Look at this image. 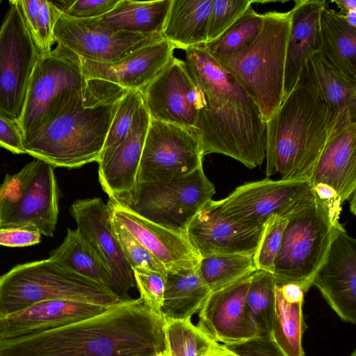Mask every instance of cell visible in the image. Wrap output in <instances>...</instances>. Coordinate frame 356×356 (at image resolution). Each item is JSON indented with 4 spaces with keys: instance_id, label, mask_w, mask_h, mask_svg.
Returning a JSON list of instances; mask_svg holds the SVG:
<instances>
[{
    "instance_id": "obj_1",
    "label": "cell",
    "mask_w": 356,
    "mask_h": 356,
    "mask_svg": "<svg viewBox=\"0 0 356 356\" xmlns=\"http://www.w3.org/2000/svg\"><path fill=\"white\" fill-rule=\"evenodd\" d=\"M164 350L163 318L140 298L71 325L0 339V356H151Z\"/></svg>"
},
{
    "instance_id": "obj_2",
    "label": "cell",
    "mask_w": 356,
    "mask_h": 356,
    "mask_svg": "<svg viewBox=\"0 0 356 356\" xmlns=\"http://www.w3.org/2000/svg\"><path fill=\"white\" fill-rule=\"evenodd\" d=\"M188 71L203 97L194 133L203 156H229L248 168L265 159L266 125L245 88L202 46L185 49Z\"/></svg>"
},
{
    "instance_id": "obj_3",
    "label": "cell",
    "mask_w": 356,
    "mask_h": 356,
    "mask_svg": "<svg viewBox=\"0 0 356 356\" xmlns=\"http://www.w3.org/2000/svg\"><path fill=\"white\" fill-rule=\"evenodd\" d=\"M350 124L336 117L315 87L300 75L266 122V177L278 173L282 179L309 181L329 140Z\"/></svg>"
},
{
    "instance_id": "obj_4",
    "label": "cell",
    "mask_w": 356,
    "mask_h": 356,
    "mask_svg": "<svg viewBox=\"0 0 356 356\" xmlns=\"http://www.w3.org/2000/svg\"><path fill=\"white\" fill-rule=\"evenodd\" d=\"M127 91L108 81L87 79L81 95L65 113L23 137L26 154L54 168L98 163L118 103Z\"/></svg>"
},
{
    "instance_id": "obj_5",
    "label": "cell",
    "mask_w": 356,
    "mask_h": 356,
    "mask_svg": "<svg viewBox=\"0 0 356 356\" xmlns=\"http://www.w3.org/2000/svg\"><path fill=\"white\" fill-rule=\"evenodd\" d=\"M263 24L254 41L230 56H211L245 88L266 122L284 99V77L291 24L289 11L262 14Z\"/></svg>"
},
{
    "instance_id": "obj_6",
    "label": "cell",
    "mask_w": 356,
    "mask_h": 356,
    "mask_svg": "<svg viewBox=\"0 0 356 356\" xmlns=\"http://www.w3.org/2000/svg\"><path fill=\"white\" fill-rule=\"evenodd\" d=\"M51 300L109 307L123 299L51 258L17 265L0 276V319Z\"/></svg>"
},
{
    "instance_id": "obj_7",
    "label": "cell",
    "mask_w": 356,
    "mask_h": 356,
    "mask_svg": "<svg viewBox=\"0 0 356 356\" xmlns=\"http://www.w3.org/2000/svg\"><path fill=\"white\" fill-rule=\"evenodd\" d=\"M286 218L272 275L276 284L295 283L307 293L339 222H332L314 193Z\"/></svg>"
},
{
    "instance_id": "obj_8",
    "label": "cell",
    "mask_w": 356,
    "mask_h": 356,
    "mask_svg": "<svg viewBox=\"0 0 356 356\" xmlns=\"http://www.w3.org/2000/svg\"><path fill=\"white\" fill-rule=\"evenodd\" d=\"M86 83L79 57L70 51L57 45L40 56L18 120L23 137L65 113L80 97Z\"/></svg>"
},
{
    "instance_id": "obj_9",
    "label": "cell",
    "mask_w": 356,
    "mask_h": 356,
    "mask_svg": "<svg viewBox=\"0 0 356 356\" xmlns=\"http://www.w3.org/2000/svg\"><path fill=\"white\" fill-rule=\"evenodd\" d=\"M215 193L202 165L186 176L137 184L132 191L109 197L147 220L185 234L191 220Z\"/></svg>"
},
{
    "instance_id": "obj_10",
    "label": "cell",
    "mask_w": 356,
    "mask_h": 356,
    "mask_svg": "<svg viewBox=\"0 0 356 356\" xmlns=\"http://www.w3.org/2000/svg\"><path fill=\"white\" fill-rule=\"evenodd\" d=\"M54 168L34 158L18 172L5 176L0 184V228L31 227L54 236L59 202Z\"/></svg>"
},
{
    "instance_id": "obj_11",
    "label": "cell",
    "mask_w": 356,
    "mask_h": 356,
    "mask_svg": "<svg viewBox=\"0 0 356 356\" xmlns=\"http://www.w3.org/2000/svg\"><path fill=\"white\" fill-rule=\"evenodd\" d=\"M9 4L0 26V114L18 121L40 54L17 1Z\"/></svg>"
},
{
    "instance_id": "obj_12",
    "label": "cell",
    "mask_w": 356,
    "mask_h": 356,
    "mask_svg": "<svg viewBox=\"0 0 356 356\" xmlns=\"http://www.w3.org/2000/svg\"><path fill=\"white\" fill-rule=\"evenodd\" d=\"M312 195L308 181L266 178L238 186L218 203L221 212L230 220L261 227L273 216L286 218Z\"/></svg>"
},
{
    "instance_id": "obj_13",
    "label": "cell",
    "mask_w": 356,
    "mask_h": 356,
    "mask_svg": "<svg viewBox=\"0 0 356 356\" xmlns=\"http://www.w3.org/2000/svg\"><path fill=\"white\" fill-rule=\"evenodd\" d=\"M203 154L192 131L150 118L137 184L186 176L202 165Z\"/></svg>"
},
{
    "instance_id": "obj_14",
    "label": "cell",
    "mask_w": 356,
    "mask_h": 356,
    "mask_svg": "<svg viewBox=\"0 0 356 356\" xmlns=\"http://www.w3.org/2000/svg\"><path fill=\"white\" fill-rule=\"evenodd\" d=\"M55 42L80 58L102 63L118 62L140 47L158 42L161 34L115 31L95 18L78 19L63 13L54 30Z\"/></svg>"
},
{
    "instance_id": "obj_15",
    "label": "cell",
    "mask_w": 356,
    "mask_h": 356,
    "mask_svg": "<svg viewBox=\"0 0 356 356\" xmlns=\"http://www.w3.org/2000/svg\"><path fill=\"white\" fill-rule=\"evenodd\" d=\"M141 93L151 119L194 132L203 97L184 60L173 57Z\"/></svg>"
},
{
    "instance_id": "obj_16",
    "label": "cell",
    "mask_w": 356,
    "mask_h": 356,
    "mask_svg": "<svg viewBox=\"0 0 356 356\" xmlns=\"http://www.w3.org/2000/svg\"><path fill=\"white\" fill-rule=\"evenodd\" d=\"M70 213L78 233L108 269L111 289L120 298L127 294L135 286L133 271L112 229L106 204L99 197L78 200Z\"/></svg>"
},
{
    "instance_id": "obj_17",
    "label": "cell",
    "mask_w": 356,
    "mask_h": 356,
    "mask_svg": "<svg viewBox=\"0 0 356 356\" xmlns=\"http://www.w3.org/2000/svg\"><path fill=\"white\" fill-rule=\"evenodd\" d=\"M312 286L342 321L356 323V240L340 222Z\"/></svg>"
},
{
    "instance_id": "obj_18",
    "label": "cell",
    "mask_w": 356,
    "mask_h": 356,
    "mask_svg": "<svg viewBox=\"0 0 356 356\" xmlns=\"http://www.w3.org/2000/svg\"><path fill=\"white\" fill-rule=\"evenodd\" d=\"M252 275L211 291L198 311L196 325L213 340L229 346L257 337L246 304Z\"/></svg>"
},
{
    "instance_id": "obj_19",
    "label": "cell",
    "mask_w": 356,
    "mask_h": 356,
    "mask_svg": "<svg viewBox=\"0 0 356 356\" xmlns=\"http://www.w3.org/2000/svg\"><path fill=\"white\" fill-rule=\"evenodd\" d=\"M263 229L264 226L250 227L230 220L221 212L218 201L211 200L191 220L185 234L202 258L213 254H254Z\"/></svg>"
},
{
    "instance_id": "obj_20",
    "label": "cell",
    "mask_w": 356,
    "mask_h": 356,
    "mask_svg": "<svg viewBox=\"0 0 356 356\" xmlns=\"http://www.w3.org/2000/svg\"><path fill=\"white\" fill-rule=\"evenodd\" d=\"M106 206L110 218L122 225L167 272L197 267L201 257L184 233L147 220L110 197Z\"/></svg>"
},
{
    "instance_id": "obj_21",
    "label": "cell",
    "mask_w": 356,
    "mask_h": 356,
    "mask_svg": "<svg viewBox=\"0 0 356 356\" xmlns=\"http://www.w3.org/2000/svg\"><path fill=\"white\" fill-rule=\"evenodd\" d=\"M175 46L165 39L147 44L113 63H102L79 57L86 79L115 84L126 90H142L170 62Z\"/></svg>"
},
{
    "instance_id": "obj_22",
    "label": "cell",
    "mask_w": 356,
    "mask_h": 356,
    "mask_svg": "<svg viewBox=\"0 0 356 356\" xmlns=\"http://www.w3.org/2000/svg\"><path fill=\"white\" fill-rule=\"evenodd\" d=\"M108 307L68 300L40 302L1 318L0 339H13L71 325L99 314Z\"/></svg>"
},
{
    "instance_id": "obj_23",
    "label": "cell",
    "mask_w": 356,
    "mask_h": 356,
    "mask_svg": "<svg viewBox=\"0 0 356 356\" xmlns=\"http://www.w3.org/2000/svg\"><path fill=\"white\" fill-rule=\"evenodd\" d=\"M150 117L143 102L133 118L130 131L112 152L102 155L99 180L108 197L126 193L137 184L136 177Z\"/></svg>"
},
{
    "instance_id": "obj_24",
    "label": "cell",
    "mask_w": 356,
    "mask_h": 356,
    "mask_svg": "<svg viewBox=\"0 0 356 356\" xmlns=\"http://www.w3.org/2000/svg\"><path fill=\"white\" fill-rule=\"evenodd\" d=\"M309 182L334 193L343 204L356 194V122L329 140Z\"/></svg>"
},
{
    "instance_id": "obj_25",
    "label": "cell",
    "mask_w": 356,
    "mask_h": 356,
    "mask_svg": "<svg viewBox=\"0 0 356 356\" xmlns=\"http://www.w3.org/2000/svg\"><path fill=\"white\" fill-rule=\"evenodd\" d=\"M327 2L298 0L289 10V32L284 77V98L296 86L308 57L321 47L320 19Z\"/></svg>"
},
{
    "instance_id": "obj_26",
    "label": "cell",
    "mask_w": 356,
    "mask_h": 356,
    "mask_svg": "<svg viewBox=\"0 0 356 356\" xmlns=\"http://www.w3.org/2000/svg\"><path fill=\"white\" fill-rule=\"evenodd\" d=\"M304 75L342 122H356V79L328 61L320 51L310 55L303 67Z\"/></svg>"
},
{
    "instance_id": "obj_27",
    "label": "cell",
    "mask_w": 356,
    "mask_h": 356,
    "mask_svg": "<svg viewBox=\"0 0 356 356\" xmlns=\"http://www.w3.org/2000/svg\"><path fill=\"white\" fill-rule=\"evenodd\" d=\"M306 293L295 283L275 286V313L271 337L286 356H305L302 336L307 329L302 305Z\"/></svg>"
},
{
    "instance_id": "obj_28",
    "label": "cell",
    "mask_w": 356,
    "mask_h": 356,
    "mask_svg": "<svg viewBox=\"0 0 356 356\" xmlns=\"http://www.w3.org/2000/svg\"><path fill=\"white\" fill-rule=\"evenodd\" d=\"M211 4L212 0H172L163 38L184 50L204 44Z\"/></svg>"
},
{
    "instance_id": "obj_29",
    "label": "cell",
    "mask_w": 356,
    "mask_h": 356,
    "mask_svg": "<svg viewBox=\"0 0 356 356\" xmlns=\"http://www.w3.org/2000/svg\"><path fill=\"white\" fill-rule=\"evenodd\" d=\"M172 0H120L108 13L96 17L115 31L140 34H162Z\"/></svg>"
},
{
    "instance_id": "obj_30",
    "label": "cell",
    "mask_w": 356,
    "mask_h": 356,
    "mask_svg": "<svg viewBox=\"0 0 356 356\" xmlns=\"http://www.w3.org/2000/svg\"><path fill=\"white\" fill-rule=\"evenodd\" d=\"M211 292L200 277L197 267L167 272L161 307L163 318L191 319Z\"/></svg>"
},
{
    "instance_id": "obj_31",
    "label": "cell",
    "mask_w": 356,
    "mask_h": 356,
    "mask_svg": "<svg viewBox=\"0 0 356 356\" xmlns=\"http://www.w3.org/2000/svg\"><path fill=\"white\" fill-rule=\"evenodd\" d=\"M320 29V52L339 70L356 79V27L327 6L321 14Z\"/></svg>"
},
{
    "instance_id": "obj_32",
    "label": "cell",
    "mask_w": 356,
    "mask_h": 356,
    "mask_svg": "<svg viewBox=\"0 0 356 356\" xmlns=\"http://www.w3.org/2000/svg\"><path fill=\"white\" fill-rule=\"evenodd\" d=\"M49 258L111 289L108 269L76 229H67L63 243L50 252Z\"/></svg>"
},
{
    "instance_id": "obj_33",
    "label": "cell",
    "mask_w": 356,
    "mask_h": 356,
    "mask_svg": "<svg viewBox=\"0 0 356 356\" xmlns=\"http://www.w3.org/2000/svg\"><path fill=\"white\" fill-rule=\"evenodd\" d=\"M197 273L211 291L222 288L257 270L253 254H213L202 257Z\"/></svg>"
},
{
    "instance_id": "obj_34",
    "label": "cell",
    "mask_w": 356,
    "mask_h": 356,
    "mask_svg": "<svg viewBox=\"0 0 356 356\" xmlns=\"http://www.w3.org/2000/svg\"><path fill=\"white\" fill-rule=\"evenodd\" d=\"M275 286L272 273L261 270L252 273L246 304L257 337H271L275 313Z\"/></svg>"
},
{
    "instance_id": "obj_35",
    "label": "cell",
    "mask_w": 356,
    "mask_h": 356,
    "mask_svg": "<svg viewBox=\"0 0 356 356\" xmlns=\"http://www.w3.org/2000/svg\"><path fill=\"white\" fill-rule=\"evenodd\" d=\"M17 1L40 56L50 53L56 43L54 26L62 12L53 1Z\"/></svg>"
},
{
    "instance_id": "obj_36",
    "label": "cell",
    "mask_w": 356,
    "mask_h": 356,
    "mask_svg": "<svg viewBox=\"0 0 356 356\" xmlns=\"http://www.w3.org/2000/svg\"><path fill=\"white\" fill-rule=\"evenodd\" d=\"M263 15L250 6L244 14L219 38L202 45L211 56H230L248 47L258 35Z\"/></svg>"
},
{
    "instance_id": "obj_37",
    "label": "cell",
    "mask_w": 356,
    "mask_h": 356,
    "mask_svg": "<svg viewBox=\"0 0 356 356\" xmlns=\"http://www.w3.org/2000/svg\"><path fill=\"white\" fill-rule=\"evenodd\" d=\"M165 350L169 356H205L213 341L191 319H163Z\"/></svg>"
},
{
    "instance_id": "obj_38",
    "label": "cell",
    "mask_w": 356,
    "mask_h": 356,
    "mask_svg": "<svg viewBox=\"0 0 356 356\" xmlns=\"http://www.w3.org/2000/svg\"><path fill=\"white\" fill-rule=\"evenodd\" d=\"M143 102L140 90H130L120 99L111 123L102 155L112 152L128 135L135 113Z\"/></svg>"
},
{
    "instance_id": "obj_39",
    "label": "cell",
    "mask_w": 356,
    "mask_h": 356,
    "mask_svg": "<svg viewBox=\"0 0 356 356\" xmlns=\"http://www.w3.org/2000/svg\"><path fill=\"white\" fill-rule=\"evenodd\" d=\"M287 218L273 216L264 224L259 245L253 254L257 270L272 273Z\"/></svg>"
},
{
    "instance_id": "obj_40",
    "label": "cell",
    "mask_w": 356,
    "mask_h": 356,
    "mask_svg": "<svg viewBox=\"0 0 356 356\" xmlns=\"http://www.w3.org/2000/svg\"><path fill=\"white\" fill-rule=\"evenodd\" d=\"M250 0H212L207 29V42L219 38L252 6Z\"/></svg>"
},
{
    "instance_id": "obj_41",
    "label": "cell",
    "mask_w": 356,
    "mask_h": 356,
    "mask_svg": "<svg viewBox=\"0 0 356 356\" xmlns=\"http://www.w3.org/2000/svg\"><path fill=\"white\" fill-rule=\"evenodd\" d=\"M132 271L140 298L152 312L161 316L167 272L147 268H136Z\"/></svg>"
},
{
    "instance_id": "obj_42",
    "label": "cell",
    "mask_w": 356,
    "mask_h": 356,
    "mask_svg": "<svg viewBox=\"0 0 356 356\" xmlns=\"http://www.w3.org/2000/svg\"><path fill=\"white\" fill-rule=\"evenodd\" d=\"M110 221L114 234L131 270L136 268H147L167 272L163 266L122 225L111 218Z\"/></svg>"
},
{
    "instance_id": "obj_43",
    "label": "cell",
    "mask_w": 356,
    "mask_h": 356,
    "mask_svg": "<svg viewBox=\"0 0 356 356\" xmlns=\"http://www.w3.org/2000/svg\"><path fill=\"white\" fill-rule=\"evenodd\" d=\"M120 0L53 1L64 14L78 19L99 17L109 13Z\"/></svg>"
},
{
    "instance_id": "obj_44",
    "label": "cell",
    "mask_w": 356,
    "mask_h": 356,
    "mask_svg": "<svg viewBox=\"0 0 356 356\" xmlns=\"http://www.w3.org/2000/svg\"><path fill=\"white\" fill-rule=\"evenodd\" d=\"M227 346L240 356H286L272 337H256Z\"/></svg>"
},
{
    "instance_id": "obj_45",
    "label": "cell",
    "mask_w": 356,
    "mask_h": 356,
    "mask_svg": "<svg viewBox=\"0 0 356 356\" xmlns=\"http://www.w3.org/2000/svg\"><path fill=\"white\" fill-rule=\"evenodd\" d=\"M41 233L31 227L0 228V245L21 248L39 243L42 238Z\"/></svg>"
},
{
    "instance_id": "obj_46",
    "label": "cell",
    "mask_w": 356,
    "mask_h": 356,
    "mask_svg": "<svg viewBox=\"0 0 356 356\" xmlns=\"http://www.w3.org/2000/svg\"><path fill=\"white\" fill-rule=\"evenodd\" d=\"M0 147L15 154H26L23 134L17 120L0 114Z\"/></svg>"
},
{
    "instance_id": "obj_47",
    "label": "cell",
    "mask_w": 356,
    "mask_h": 356,
    "mask_svg": "<svg viewBox=\"0 0 356 356\" xmlns=\"http://www.w3.org/2000/svg\"><path fill=\"white\" fill-rule=\"evenodd\" d=\"M205 356H240L235 351L231 350L227 346L213 341Z\"/></svg>"
},
{
    "instance_id": "obj_48",
    "label": "cell",
    "mask_w": 356,
    "mask_h": 356,
    "mask_svg": "<svg viewBox=\"0 0 356 356\" xmlns=\"http://www.w3.org/2000/svg\"><path fill=\"white\" fill-rule=\"evenodd\" d=\"M339 9V13L345 15L349 11L356 9V0H335L332 1Z\"/></svg>"
},
{
    "instance_id": "obj_49",
    "label": "cell",
    "mask_w": 356,
    "mask_h": 356,
    "mask_svg": "<svg viewBox=\"0 0 356 356\" xmlns=\"http://www.w3.org/2000/svg\"><path fill=\"white\" fill-rule=\"evenodd\" d=\"M343 16L348 24L356 27V9L349 11Z\"/></svg>"
},
{
    "instance_id": "obj_50",
    "label": "cell",
    "mask_w": 356,
    "mask_h": 356,
    "mask_svg": "<svg viewBox=\"0 0 356 356\" xmlns=\"http://www.w3.org/2000/svg\"><path fill=\"white\" fill-rule=\"evenodd\" d=\"M355 199H356V194H354L348 200L349 202V203H350V212L353 215H355V210H356V206H355L356 200H355Z\"/></svg>"
},
{
    "instance_id": "obj_51",
    "label": "cell",
    "mask_w": 356,
    "mask_h": 356,
    "mask_svg": "<svg viewBox=\"0 0 356 356\" xmlns=\"http://www.w3.org/2000/svg\"><path fill=\"white\" fill-rule=\"evenodd\" d=\"M151 356H169L167 351L166 350H164L163 352H161L159 353H157V354H155V355H151Z\"/></svg>"
},
{
    "instance_id": "obj_52",
    "label": "cell",
    "mask_w": 356,
    "mask_h": 356,
    "mask_svg": "<svg viewBox=\"0 0 356 356\" xmlns=\"http://www.w3.org/2000/svg\"><path fill=\"white\" fill-rule=\"evenodd\" d=\"M349 356H356V350H353V352Z\"/></svg>"
},
{
    "instance_id": "obj_53",
    "label": "cell",
    "mask_w": 356,
    "mask_h": 356,
    "mask_svg": "<svg viewBox=\"0 0 356 356\" xmlns=\"http://www.w3.org/2000/svg\"><path fill=\"white\" fill-rule=\"evenodd\" d=\"M2 1H0V3H1Z\"/></svg>"
}]
</instances>
